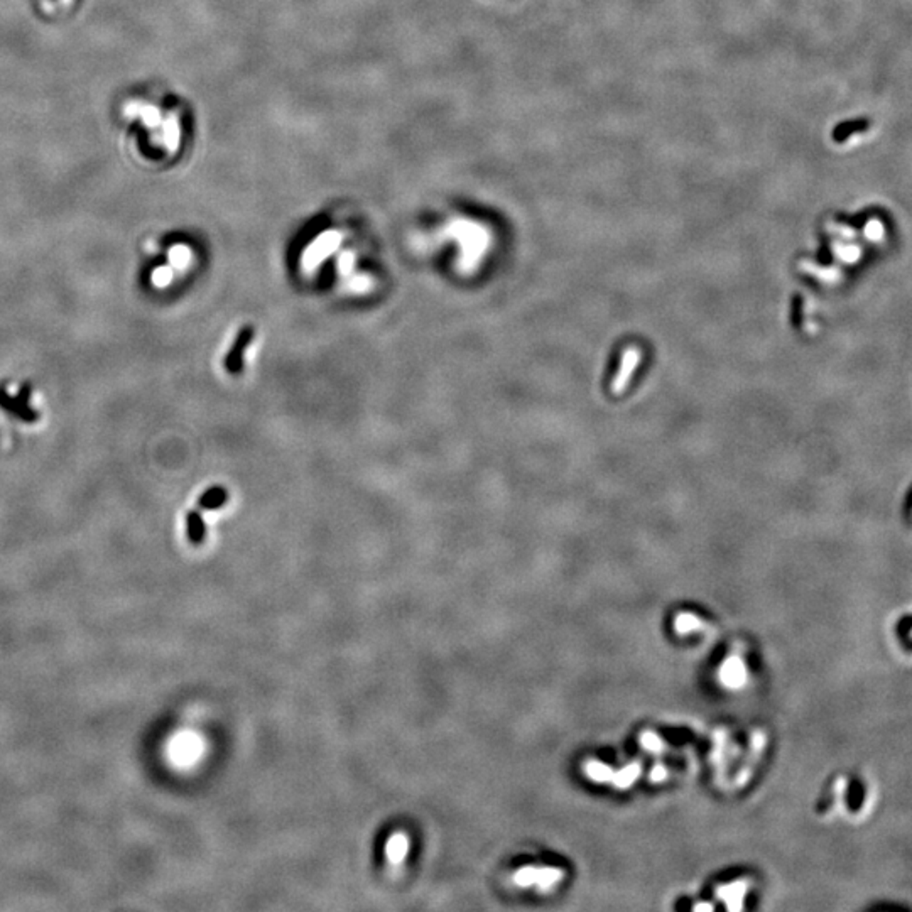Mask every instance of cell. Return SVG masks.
<instances>
[{
  "instance_id": "1",
  "label": "cell",
  "mask_w": 912,
  "mask_h": 912,
  "mask_svg": "<svg viewBox=\"0 0 912 912\" xmlns=\"http://www.w3.org/2000/svg\"><path fill=\"white\" fill-rule=\"evenodd\" d=\"M831 803L848 820H867L877 808V789L867 776H840L833 784Z\"/></svg>"
},
{
  "instance_id": "2",
  "label": "cell",
  "mask_w": 912,
  "mask_h": 912,
  "mask_svg": "<svg viewBox=\"0 0 912 912\" xmlns=\"http://www.w3.org/2000/svg\"><path fill=\"white\" fill-rule=\"evenodd\" d=\"M894 640H896L897 651L912 662V610L901 613L894 624Z\"/></svg>"
},
{
  "instance_id": "3",
  "label": "cell",
  "mask_w": 912,
  "mask_h": 912,
  "mask_svg": "<svg viewBox=\"0 0 912 912\" xmlns=\"http://www.w3.org/2000/svg\"><path fill=\"white\" fill-rule=\"evenodd\" d=\"M720 679H722V683L727 688L737 689L744 686L747 681V669L744 661L737 656L728 657L723 662L722 669H720Z\"/></svg>"
},
{
  "instance_id": "4",
  "label": "cell",
  "mask_w": 912,
  "mask_h": 912,
  "mask_svg": "<svg viewBox=\"0 0 912 912\" xmlns=\"http://www.w3.org/2000/svg\"><path fill=\"white\" fill-rule=\"evenodd\" d=\"M0 406L24 421H34L38 417L34 414L33 409L29 407V400L26 399V392H22L19 397H9L6 390L0 389Z\"/></svg>"
},
{
  "instance_id": "5",
  "label": "cell",
  "mask_w": 912,
  "mask_h": 912,
  "mask_svg": "<svg viewBox=\"0 0 912 912\" xmlns=\"http://www.w3.org/2000/svg\"><path fill=\"white\" fill-rule=\"evenodd\" d=\"M176 757L182 760V762H191L199 755V750H202V742L198 740L194 735H182L180 738L176 747Z\"/></svg>"
},
{
  "instance_id": "6",
  "label": "cell",
  "mask_w": 912,
  "mask_h": 912,
  "mask_svg": "<svg viewBox=\"0 0 912 912\" xmlns=\"http://www.w3.org/2000/svg\"><path fill=\"white\" fill-rule=\"evenodd\" d=\"M718 896L727 902V907L732 911H738L742 909L744 906V896H745V884L742 882H735L725 885L718 891Z\"/></svg>"
},
{
  "instance_id": "7",
  "label": "cell",
  "mask_w": 912,
  "mask_h": 912,
  "mask_svg": "<svg viewBox=\"0 0 912 912\" xmlns=\"http://www.w3.org/2000/svg\"><path fill=\"white\" fill-rule=\"evenodd\" d=\"M407 853V838L404 835H394L387 843V855L390 862H399Z\"/></svg>"
},
{
  "instance_id": "8",
  "label": "cell",
  "mask_w": 912,
  "mask_h": 912,
  "mask_svg": "<svg viewBox=\"0 0 912 912\" xmlns=\"http://www.w3.org/2000/svg\"><path fill=\"white\" fill-rule=\"evenodd\" d=\"M248 341H251V331L246 330L242 335H240L237 344H235L237 346H235V348L229 353V360H226V363H229V368H232L234 372L238 370L240 363H242V351L247 348Z\"/></svg>"
},
{
  "instance_id": "9",
  "label": "cell",
  "mask_w": 912,
  "mask_h": 912,
  "mask_svg": "<svg viewBox=\"0 0 912 912\" xmlns=\"http://www.w3.org/2000/svg\"><path fill=\"white\" fill-rule=\"evenodd\" d=\"M539 875L541 869H537V867H524L515 874L514 880L520 887H531V885H537L539 882Z\"/></svg>"
},
{
  "instance_id": "10",
  "label": "cell",
  "mask_w": 912,
  "mask_h": 912,
  "mask_svg": "<svg viewBox=\"0 0 912 912\" xmlns=\"http://www.w3.org/2000/svg\"><path fill=\"white\" fill-rule=\"evenodd\" d=\"M701 629V620L691 613H681V615L676 618V630L679 634H691V632H698Z\"/></svg>"
},
{
  "instance_id": "11",
  "label": "cell",
  "mask_w": 912,
  "mask_h": 912,
  "mask_svg": "<svg viewBox=\"0 0 912 912\" xmlns=\"http://www.w3.org/2000/svg\"><path fill=\"white\" fill-rule=\"evenodd\" d=\"M640 774V767L639 765H627L625 769H622L620 772L613 774V782H615L617 787H629L632 782L639 777Z\"/></svg>"
},
{
  "instance_id": "12",
  "label": "cell",
  "mask_w": 912,
  "mask_h": 912,
  "mask_svg": "<svg viewBox=\"0 0 912 912\" xmlns=\"http://www.w3.org/2000/svg\"><path fill=\"white\" fill-rule=\"evenodd\" d=\"M586 772H588V776L591 777V779H595L598 782L610 781L613 777L612 769L608 767V765L602 764V762H590L588 765H586Z\"/></svg>"
},
{
  "instance_id": "13",
  "label": "cell",
  "mask_w": 912,
  "mask_h": 912,
  "mask_svg": "<svg viewBox=\"0 0 912 912\" xmlns=\"http://www.w3.org/2000/svg\"><path fill=\"white\" fill-rule=\"evenodd\" d=\"M188 531H189L191 539L199 541L203 537V532H204L203 522L199 520V517L197 514H191L188 517Z\"/></svg>"
},
{
  "instance_id": "14",
  "label": "cell",
  "mask_w": 912,
  "mask_h": 912,
  "mask_svg": "<svg viewBox=\"0 0 912 912\" xmlns=\"http://www.w3.org/2000/svg\"><path fill=\"white\" fill-rule=\"evenodd\" d=\"M642 744L646 745L649 750H652V752H659L662 749L661 738L657 735H654V733H644V735H642Z\"/></svg>"
},
{
  "instance_id": "15",
  "label": "cell",
  "mask_w": 912,
  "mask_h": 912,
  "mask_svg": "<svg viewBox=\"0 0 912 912\" xmlns=\"http://www.w3.org/2000/svg\"><path fill=\"white\" fill-rule=\"evenodd\" d=\"M218 502H220V497H218L215 492L208 493V495L203 498V504L207 505V507H215V505L218 504Z\"/></svg>"
},
{
  "instance_id": "16",
  "label": "cell",
  "mask_w": 912,
  "mask_h": 912,
  "mask_svg": "<svg viewBox=\"0 0 912 912\" xmlns=\"http://www.w3.org/2000/svg\"><path fill=\"white\" fill-rule=\"evenodd\" d=\"M664 776H666V769L664 767H661V765L654 767V771H652V779L654 781L664 779Z\"/></svg>"
}]
</instances>
